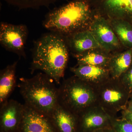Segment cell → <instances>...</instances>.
I'll return each mask as SVG.
<instances>
[{
  "label": "cell",
  "instance_id": "obj_13",
  "mask_svg": "<svg viewBox=\"0 0 132 132\" xmlns=\"http://www.w3.org/2000/svg\"><path fill=\"white\" fill-rule=\"evenodd\" d=\"M70 70L74 75L94 88L111 78L108 69L91 65L77 64Z\"/></svg>",
  "mask_w": 132,
  "mask_h": 132
},
{
  "label": "cell",
  "instance_id": "obj_26",
  "mask_svg": "<svg viewBox=\"0 0 132 132\" xmlns=\"http://www.w3.org/2000/svg\"></svg>",
  "mask_w": 132,
  "mask_h": 132
},
{
  "label": "cell",
  "instance_id": "obj_11",
  "mask_svg": "<svg viewBox=\"0 0 132 132\" xmlns=\"http://www.w3.org/2000/svg\"><path fill=\"white\" fill-rule=\"evenodd\" d=\"M24 109V104L14 100L1 105L0 132H18Z\"/></svg>",
  "mask_w": 132,
  "mask_h": 132
},
{
  "label": "cell",
  "instance_id": "obj_18",
  "mask_svg": "<svg viewBox=\"0 0 132 132\" xmlns=\"http://www.w3.org/2000/svg\"><path fill=\"white\" fill-rule=\"evenodd\" d=\"M118 39L123 47L132 48V26L121 20H108Z\"/></svg>",
  "mask_w": 132,
  "mask_h": 132
},
{
  "label": "cell",
  "instance_id": "obj_19",
  "mask_svg": "<svg viewBox=\"0 0 132 132\" xmlns=\"http://www.w3.org/2000/svg\"><path fill=\"white\" fill-rule=\"evenodd\" d=\"M9 5L19 10L38 9L41 7L48 8L52 4L60 1L66 0H2Z\"/></svg>",
  "mask_w": 132,
  "mask_h": 132
},
{
  "label": "cell",
  "instance_id": "obj_12",
  "mask_svg": "<svg viewBox=\"0 0 132 132\" xmlns=\"http://www.w3.org/2000/svg\"><path fill=\"white\" fill-rule=\"evenodd\" d=\"M64 37L69 52L73 57L90 50L101 48L89 29Z\"/></svg>",
  "mask_w": 132,
  "mask_h": 132
},
{
  "label": "cell",
  "instance_id": "obj_7",
  "mask_svg": "<svg viewBox=\"0 0 132 132\" xmlns=\"http://www.w3.org/2000/svg\"><path fill=\"white\" fill-rule=\"evenodd\" d=\"M96 15L108 20H121L132 26V0H88Z\"/></svg>",
  "mask_w": 132,
  "mask_h": 132
},
{
  "label": "cell",
  "instance_id": "obj_8",
  "mask_svg": "<svg viewBox=\"0 0 132 132\" xmlns=\"http://www.w3.org/2000/svg\"><path fill=\"white\" fill-rule=\"evenodd\" d=\"M89 29L102 48L112 54L121 51L123 46L106 19L95 15Z\"/></svg>",
  "mask_w": 132,
  "mask_h": 132
},
{
  "label": "cell",
  "instance_id": "obj_5",
  "mask_svg": "<svg viewBox=\"0 0 132 132\" xmlns=\"http://www.w3.org/2000/svg\"><path fill=\"white\" fill-rule=\"evenodd\" d=\"M94 88L97 105L111 117L126 109L131 93L119 78H109Z\"/></svg>",
  "mask_w": 132,
  "mask_h": 132
},
{
  "label": "cell",
  "instance_id": "obj_15",
  "mask_svg": "<svg viewBox=\"0 0 132 132\" xmlns=\"http://www.w3.org/2000/svg\"><path fill=\"white\" fill-rule=\"evenodd\" d=\"M18 61L7 66L0 72V104L5 103L16 86V69Z\"/></svg>",
  "mask_w": 132,
  "mask_h": 132
},
{
  "label": "cell",
  "instance_id": "obj_9",
  "mask_svg": "<svg viewBox=\"0 0 132 132\" xmlns=\"http://www.w3.org/2000/svg\"><path fill=\"white\" fill-rule=\"evenodd\" d=\"M18 132H58L50 116L24 104Z\"/></svg>",
  "mask_w": 132,
  "mask_h": 132
},
{
  "label": "cell",
  "instance_id": "obj_2",
  "mask_svg": "<svg viewBox=\"0 0 132 132\" xmlns=\"http://www.w3.org/2000/svg\"><path fill=\"white\" fill-rule=\"evenodd\" d=\"M95 16L88 0H72L48 12L42 25L50 32L65 36L89 29Z\"/></svg>",
  "mask_w": 132,
  "mask_h": 132
},
{
  "label": "cell",
  "instance_id": "obj_20",
  "mask_svg": "<svg viewBox=\"0 0 132 132\" xmlns=\"http://www.w3.org/2000/svg\"><path fill=\"white\" fill-rule=\"evenodd\" d=\"M111 125L116 132H132V124L123 118L111 117Z\"/></svg>",
  "mask_w": 132,
  "mask_h": 132
},
{
  "label": "cell",
  "instance_id": "obj_1",
  "mask_svg": "<svg viewBox=\"0 0 132 132\" xmlns=\"http://www.w3.org/2000/svg\"><path fill=\"white\" fill-rule=\"evenodd\" d=\"M30 70H40L57 84L64 78L69 59V49L65 37L57 33H45L35 41L32 50Z\"/></svg>",
  "mask_w": 132,
  "mask_h": 132
},
{
  "label": "cell",
  "instance_id": "obj_22",
  "mask_svg": "<svg viewBox=\"0 0 132 132\" xmlns=\"http://www.w3.org/2000/svg\"><path fill=\"white\" fill-rule=\"evenodd\" d=\"M122 118L132 124V112L124 110L122 112Z\"/></svg>",
  "mask_w": 132,
  "mask_h": 132
},
{
  "label": "cell",
  "instance_id": "obj_25",
  "mask_svg": "<svg viewBox=\"0 0 132 132\" xmlns=\"http://www.w3.org/2000/svg\"><path fill=\"white\" fill-rule=\"evenodd\" d=\"M131 94H132V93H131Z\"/></svg>",
  "mask_w": 132,
  "mask_h": 132
},
{
  "label": "cell",
  "instance_id": "obj_4",
  "mask_svg": "<svg viewBox=\"0 0 132 132\" xmlns=\"http://www.w3.org/2000/svg\"><path fill=\"white\" fill-rule=\"evenodd\" d=\"M59 102L60 105L77 116L97 105L94 88L75 75L64 80L61 84Z\"/></svg>",
  "mask_w": 132,
  "mask_h": 132
},
{
  "label": "cell",
  "instance_id": "obj_14",
  "mask_svg": "<svg viewBox=\"0 0 132 132\" xmlns=\"http://www.w3.org/2000/svg\"><path fill=\"white\" fill-rule=\"evenodd\" d=\"M58 132H78V116L59 104L50 116Z\"/></svg>",
  "mask_w": 132,
  "mask_h": 132
},
{
  "label": "cell",
  "instance_id": "obj_10",
  "mask_svg": "<svg viewBox=\"0 0 132 132\" xmlns=\"http://www.w3.org/2000/svg\"><path fill=\"white\" fill-rule=\"evenodd\" d=\"M111 116L98 105L88 108L78 116V132H92L111 126Z\"/></svg>",
  "mask_w": 132,
  "mask_h": 132
},
{
  "label": "cell",
  "instance_id": "obj_3",
  "mask_svg": "<svg viewBox=\"0 0 132 132\" xmlns=\"http://www.w3.org/2000/svg\"><path fill=\"white\" fill-rule=\"evenodd\" d=\"M44 73L31 78H21L18 85L25 104L50 117L59 104V88Z\"/></svg>",
  "mask_w": 132,
  "mask_h": 132
},
{
  "label": "cell",
  "instance_id": "obj_16",
  "mask_svg": "<svg viewBox=\"0 0 132 132\" xmlns=\"http://www.w3.org/2000/svg\"><path fill=\"white\" fill-rule=\"evenodd\" d=\"M112 55L102 48H97L88 50L74 57L76 59L78 65H91L108 69Z\"/></svg>",
  "mask_w": 132,
  "mask_h": 132
},
{
  "label": "cell",
  "instance_id": "obj_6",
  "mask_svg": "<svg viewBox=\"0 0 132 132\" xmlns=\"http://www.w3.org/2000/svg\"><path fill=\"white\" fill-rule=\"evenodd\" d=\"M29 31L25 24L14 25L2 22L0 24V43L3 48L26 59V46Z\"/></svg>",
  "mask_w": 132,
  "mask_h": 132
},
{
  "label": "cell",
  "instance_id": "obj_21",
  "mask_svg": "<svg viewBox=\"0 0 132 132\" xmlns=\"http://www.w3.org/2000/svg\"><path fill=\"white\" fill-rule=\"evenodd\" d=\"M119 78L130 93H132V64Z\"/></svg>",
  "mask_w": 132,
  "mask_h": 132
},
{
  "label": "cell",
  "instance_id": "obj_24",
  "mask_svg": "<svg viewBox=\"0 0 132 132\" xmlns=\"http://www.w3.org/2000/svg\"><path fill=\"white\" fill-rule=\"evenodd\" d=\"M125 110L129 112H132V94H130V98Z\"/></svg>",
  "mask_w": 132,
  "mask_h": 132
},
{
  "label": "cell",
  "instance_id": "obj_23",
  "mask_svg": "<svg viewBox=\"0 0 132 132\" xmlns=\"http://www.w3.org/2000/svg\"><path fill=\"white\" fill-rule=\"evenodd\" d=\"M92 132H116V131L111 126H110L98 129Z\"/></svg>",
  "mask_w": 132,
  "mask_h": 132
},
{
  "label": "cell",
  "instance_id": "obj_17",
  "mask_svg": "<svg viewBox=\"0 0 132 132\" xmlns=\"http://www.w3.org/2000/svg\"><path fill=\"white\" fill-rule=\"evenodd\" d=\"M132 64V48L112 54L108 69L111 78H120Z\"/></svg>",
  "mask_w": 132,
  "mask_h": 132
}]
</instances>
